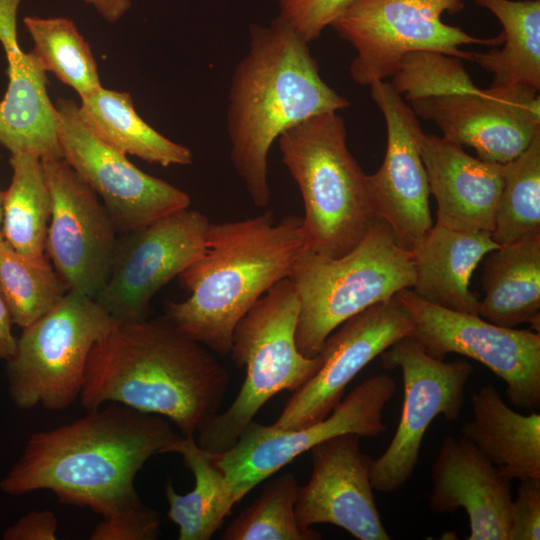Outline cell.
<instances>
[{
  "label": "cell",
  "mask_w": 540,
  "mask_h": 540,
  "mask_svg": "<svg viewBox=\"0 0 540 540\" xmlns=\"http://www.w3.org/2000/svg\"><path fill=\"white\" fill-rule=\"evenodd\" d=\"M396 391L394 379L373 375L355 387L324 419L304 427L283 430L254 420L227 451L215 454L238 503L262 481L313 446L338 435L352 433L376 437L387 428L383 409Z\"/></svg>",
  "instance_id": "cell-10"
},
{
  "label": "cell",
  "mask_w": 540,
  "mask_h": 540,
  "mask_svg": "<svg viewBox=\"0 0 540 540\" xmlns=\"http://www.w3.org/2000/svg\"><path fill=\"white\" fill-rule=\"evenodd\" d=\"M491 234L499 245L540 236V133L523 153L503 164Z\"/></svg>",
  "instance_id": "cell-32"
},
{
  "label": "cell",
  "mask_w": 540,
  "mask_h": 540,
  "mask_svg": "<svg viewBox=\"0 0 540 540\" xmlns=\"http://www.w3.org/2000/svg\"><path fill=\"white\" fill-rule=\"evenodd\" d=\"M483 260L477 314L495 325L540 326V236L500 245Z\"/></svg>",
  "instance_id": "cell-25"
},
{
  "label": "cell",
  "mask_w": 540,
  "mask_h": 540,
  "mask_svg": "<svg viewBox=\"0 0 540 540\" xmlns=\"http://www.w3.org/2000/svg\"><path fill=\"white\" fill-rule=\"evenodd\" d=\"M69 291L48 256L33 260L0 241V296L13 324L25 328Z\"/></svg>",
  "instance_id": "cell-31"
},
{
  "label": "cell",
  "mask_w": 540,
  "mask_h": 540,
  "mask_svg": "<svg viewBox=\"0 0 540 540\" xmlns=\"http://www.w3.org/2000/svg\"><path fill=\"white\" fill-rule=\"evenodd\" d=\"M359 439L356 434H342L309 450L312 472L309 481L298 487L296 520L303 528L333 524L359 540H390L373 494V459L362 452Z\"/></svg>",
  "instance_id": "cell-19"
},
{
  "label": "cell",
  "mask_w": 540,
  "mask_h": 540,
  "mask_svg": "<svg viewBox=\"0 0 540 540\" xmlns=\"http://www.w3.org/2000/svg\"><path fill=\"white\" fill-rule=\"evenodd\" d=\"M289 279L300 301L296 344L304 356L315 357L346 320L413 287L415 270L412 252L375 218L345 255L331 258L303 250Z\"/></svg>",
  "instance_id": "cell-6"
},
{
  "label": "cell",
  "mask_w": 540,
  "mask_h": 540,
  "mask_svg": "<svg viewBox=\"0 0 540 540\" xmlns=\"http://www.w3.org/2000/svg\"><path fill=\"white\" fill-rule=\"evenodd\" d=\"M346 136L342 117L325 112L277 139L304 203V250L331 258L351 251L375 219L367 174L349 151Z\"/></svg>",
  "instance_id": "cell-5"
},
{
  "label": "cell",
  "mask_w": 540,
  "mask_h": 540,
  "mask_svg": "<svg viewBox=\"0 0 540 540\" xmlns=\"http://www.w3.org/2000/svg\"><path fill=\"white\" fill-rule=\"evenodd\" d=\"M57 517L51 510H35L23 515L3 533L4 540H55Z\"/></svg>",
  "instance_id": "cell-38"
},
{
  "label": "cell",
  "mask_w": 540,
  "mask_h": 540,
  "mask_svg": "<svg viewBox=\"0 0 540 540\" xmlns=\"http://www.w3.org/2000/svg\"><path fill=\"white\" fill-rule=\"evenodd\" d=\"M501 23V49L472 52L471 60L493 75V86L540 90V0H475Z\"/></svg>",
  "instance_id": "cell-28"
},
{
  "label": "cell",
  "mask_w": 540,
  "mask_h": 540,
  "mask_svg": "<svg viewBox=\"0 0 540 540\" xmlns=\"http://www.w3.org/2000/svg\"><path fill=\"white\" fill-rule=\"evenodd\" d=\"M540 539V479L520 480L512 499L508 540Z\"/></svg>",
  "instance_id": "cell-37"
},
{
  "label": "cell",
  "mask_w": 540,
  "mask_h": 540,
  "mask_svg": "<svg viewBox=\"0 0 540 540\" xmlns=\"http://www.w3.org/2000/svg\"><path fill=\"white\" fill-rule=\"evenodd\" d=\"M23 23L34 43L32 52L46 72L73 88L81 99L102 87L91 47L71 19L26 16Z\"/></svg>",
  "instance_id": "cell-30"
},
{
  "label": "cell",
  "mask_w": 540,
  "mask_h": 540,
  "mask_svg": "<svg viewBox=\"0 0 540 540\" xmlns=\"http://www.w3.org/2000/svg\"><path fill=\"white\" fill-rule=\"evenodd\" d=\"M91 5L107 22L115 23L130 9L131 0H82Z\"/></svg>",
  "instance_id": "cell-41"
},
{
  "label": "cell",
  "mask_w": 540,
  "mask_h": 540,
  "mask_svg": "<svg viewBox=\"0 0 540 540\" xmlns=\"http://www.w3.org/2000/svg\"><path fill=\"white\" fill-rule=\"evenodd\" d=\"M379 356L385 369L401 370L404 388L396 432L371 468L373 489L391 493L412 476L433 420L440 415L448 421L460 418L473 368L465 360L444 362L432 357L412 336L398 340Z\"/></svg>",
  "instance_id": "cell-12"
},
{
  "label": "cell",
  "mask_w": 540,
  "mask_h": 540,
  "mask_svg": "<svg viewBox=\"0 0 540 540\" xmlns=\"http://www.w3.org/2000/svg\"><path fill=\"white\" fill-rule=\"evenodd\" d=\"M473 418L461 426L468 439L509 480L540 479V415L510 408L492 384L471 397Z\"/></svg>",
  "instance_id": "cell-24"
},
{
  "label": "cell",
  "mask_w": 540,
  "mask_h": 540,
  "mask_svg": "<svg viewBox=\"0 0 540 540\" xmlns=\"http://www.w3.org/2000/svg\"><path fill=\"white\" fill-rule=\"evenodd\" d=\"M86 413L33 433L0 490L13 496L49 490L64 504L100 515L139 499L137 473L181 435L165 417L116 402Z\"/></svg>",
  "instance_id": "cell-1"
},
{
  "label": "cell",
  "mask_w": 540,
  "mask_h": 540,
  "mask_svg": "<svg viewBox=\"0 0 540 540\" xmlns=\"http://www.w3.org/2000/svg\"><path fill=\"white\" fill-rule=\"evenodd\" d=\"M462 8L458 0H355L331 27L356 51L352 80L370 86L392 77L409 52L436 51L470 61L472 52L460 46L502 44L501 34L479 38L442 21L444 12Z\"/></svg>",
  "instance_id": "cell-9"
},
{
  "label": "cell",
  "mask_w": 540,
  "mask_h": 540,
  "mask_svg": "<svg viewBox=\"0 0 540 540\" xmlns=\"http://www.w3.org/2000/svg\"><path fill=\"white\" fill-rule=\"evenodd\" d=\"M390 84L402 98L410 102L429 97L476 93L481 89L473 82L460 58L428 50L407 53Z\"/></svg>",
  "instance_id": "cell-34"
},
{
  "label": "cell",
  "mask_w": 540,
  "mask_h": 540,
  "mask_svg": "<svg viewBox=\"0 0 540 540\" xmlns=\"http://www.w3.org/2000/svg\"><path fill=\"white\" fill-rule=\"evenodd\" d=\"M0 159H1V155H0ZM2 220H3V191L0 190V241L3 240Z\"/></svg>",
  "instance_id": "cell-42"
},
{
  "label": "cell",
  "mask_w": 540,
  "mask_h": 540,
  "mask_svg": "<svg viewBox=\"0 0 540 540\" xmlns=\"http://www.w3.org/2000/svg\"><path fill=\"white\" fill-rule=\"evenodd\" d=\"M209 224L203 213L187 208L121 234L95 300L117 322L147 318L153 296L202 254Z\"/></svg>",
  "instance_id": "cell-14"
},
{
  "label": "cell",
  "mask_w": 540,
  "mask_h": 540,
  "mask_svg": "<svg viewBox=\"0 0 540 540\" xmlns=\"http://www.w3.org/2000/svg\"><path fill=\"white\" fill-rule=\"evenodd\" d=\"M371 96L387 129V146L380 168L367 175L373 215L385 221L397 242L413 250L433 226L430 188L419 150L423 131L418 118L385 80L374 82Z\"/></svg>",
  "instance_id": "cell-17"
},
{
  "label": "cell",
  "mask_w": 540,
  "mask_h": 540,
  "mask_svg": "<svg viewBox=\"0 0 540 540\" xmlns=\"http://www.w3.org/2000/svg\"><path fill=\"white\" fill-rule=\"evenodd\" d=\"M414 321L412 337L432 357H470L502 379L511 404L540 407V334L495 325L477 314L457 312L419 298L411 289L396 294Z\"/></svg>",
  "instance_id": "cell-11"
},
{
  "label": "cell",
  "mask_w": 540,
  "mask_h": 540,
  "mask_svg": "<svg viewBox=\"0 0 540 540\" xmlns=\"http://www.w3.org/2000/svg\"><path fill=\"white\" fill-rule=\"evenodd\" d=\"M13 322L0 296V360L7 361L15 352L17 339L12 333Z\"/></svg>",
  "instance_id": "cell-40"
},
{
  "label": "cell",
  "mask_w": 540,
  "mask_h": 540,
  "mask_svg": "<svg viewBox=\"0 0 540 540\" xmlns=\"http://www.w3.org/2000/svg\"><path fill=\"white\" fill-rule=\"evenodd\" d=\"M249 36L231 78L226 129L233 167L252 203L263 208L271 199L268 154L274 141L292 126L350 102L322 79L308 43L279 17L251 25Z\"/></svg>",
  "instance_id": "cell-3"
},
{
  "label": "cell",
  "mask_w": 540,
  "mask_h": 540,
  "mask_svg": "<svg viewBox=\"0 0 540 540\" xmlns=\"http://www.w3.org/2000/svg\"><path fill=\"white\" fill-rule=\"evenodd\" d=\"M412 110L433 121L442 136L472 147L477 157L506 164L540 133L539 92L517 86H493L476 93L429 97L411 102Z\"/></svg>",
  "instance_id": "cell-18"
},
{
  "label": "cell",
  "mask_w": 540,
  "mask_h": 540,
  "mask_svg": "<svg viewBox=\"0 0 540 540\" xmlns=\"http://www.w3.org/2000/svg\"><path fill=\"white\" fill-rule=\"evenodd\" d=\"M429 508L467 513V540H508L511 480L504 477L465 437L447 436L431 468Z\"/></svg>",
  "instance_id": "cell-20"
},
{
  "label": "cell",
  "mask_w": 540,
  "mask_h": 540,
  "mask_svg": "<svg viewBox=\"0 0 540 540\" xmlns=\"http://www.w3.org/2000/svg\"><path fill=\"white\" fill-rule=\"evenodd\" d=\"M101 516L90 534L91 540H155L161 534L159 512L140 499Z\"/></svg>",
  "instance_id": "cell-35"
},
{
  "label": "cell",
  "mask_w": 540,
  "mask_h": 540,
  "mask_svg": "<svg viewBox=\"0 0 540 540\" xmlns=\"http://www.w3.org/2000/svg\"><path fill=\"white\" fill-rule=\"evenodd\" d=\"M225 367L163 315L116 322L92 348L80 401L85 411L116 402L169 419L195 437L218 414L229 385Z\"/></svg>",
  "instance_id": "cell-2"
},
{
  "label": "cell",
  "mask_w": 540,
  "mask_h": 540,
  "mask_svg": "<svg viewBox=\"0 0 540 540\" xmlns=\"http://www.w3.org/2000/svg\"><path fill=\"white\" fill-rule=\"evenodd\" d=\"M8 87L0 101V145L11 154L63 158L59 115L47 92L46 71L20 46L5 53Z\"/></svg>",
  "instance_id": "cell-23"
},
{
  "label": "cell",
  "mask_w": 540,
  "mask_h": 540,
  "mask_svg": "<svg viewBox=\"0 0 540 540\" xmlns=\"http://www.w3.org/2000/svg\"><path fill=\"white\" fill-rule=\"evenodd\" d=\"M303 250L302 217L294 214L276 221L266 211L210 222L202 254L177 277L189 296L167 303L164 316L187 337L227 355L237 323L272 286L289 278Z\"/></svg>",
  "instance_id": "cell-4"
},
{
  "label": "cell",
  "mask_w": 540,
  "mask_h": 540,
  "mask_svg": "<svg viewBox=\"0 0 540 540\" xmlns=\"http://www.w3.org/2000/svg\"><path fill=\"white\" fill-rule=\"evenodd\" d=\"M419 150L437 202L436 223L453 230L492 233L503 164L473 157L462 145L423 131Z\"/></svg>",
  "instance_id": "cell-21"
},
{
  "label": "cell",
  "mask_w": 540,
  "mask_h": 540,
  "mask_svg": "<svg viewBox=\"0 0 540 540\" xmlns=\"http://www.w3.org/2000/svg\"><path fill=\"white\" fill-rule=\"evenodd\" d=\"M499 246L491 232L453 230L436 223L411 250L412 291L436 306L477 314L479 300L469 289L470 279L484 256Z\"/></svg>",
  "instance_id": "cell-22"
},
{
  "label": "cell",
  "mask_w": 540,
  "mask_h": 540,
  "mask_svg": "<svg viewBox=\"0 0 540 540\" xmlns=\"http://www.w3.org/2000/svg\"><path fill=\"white\" fill-rule=\"evenodd\" d=\"M168 453L180 454L194 475L195 485L179 494L172 481L165 483L168 518L179 528V540H209L222 526L236 504L215 454L202 449L195 437L180 436Z\"/></svg>",
  "instance_id": "cell-26"
},
{
  "label": "cell",
  "mask_w": 540,
  "mask_h": 540,
  "mask_svg": "<svg viewBox=\"0 0 540 540\" xmlns=\"http://www.w3.org/2000/svg\"><path fill=\"white\" fill-rule=\"evenodd\" d=\"M458 1H461V2H462V0H458Z\"/></svg>",
  "instance_id": "cell-43"
},
{
  "label": "cell",
  "mask_w": 540,
  "mask_h": 540,
  "mask_svg": "<svg viewBox=\"0 0 540 540\" xmlns=\"http://www.w3.org/2000/svg\"><path fill=\"white\" fill-rule=\"evenodd\" d=\"M116 322L94 298L69 290L22 329L6 361L13 404L22 410L68 408L80 396L92 348Z\"/></svg>",
  "instance_id": "cell-8"
},
{
  "label": "cell",
  "mask_w": 540,
  "mask_h": 540,
  "mask_svg": "<svg viewBox=\"0 0 540 540\" xmlns=\"http://www.w3.org/2000/svg\"><path fill=\"white\" fill-rule=\"evenodd\" d=\"M22 0H0V44L4 52L19 46L17 13Z\"/></svg>",
  "instance_id": "cell-39"
},
{
  "label": "cell",
  "mask_w": 540,
  "mask_h": 540,
  "mask_svg": "<svg viewBox=\"0 0 540 540\" xmlns=\"http://www.w3.org/2000/svg\"><path fill=\"white\" fill-rule=\"evenodd\" d=\"M55 106L63 158L100 196L117 233L137 231L189 208L186 192L140 170L125 154L99 139L74 100L58 98Z\"/></svg>",
  "instance_id": "cell-13"
},
{
  "label": "cell",
  "mask_w": 540,
  "mask_h": 540,
  "mask_svg": "<svg viewBox=\"0 0 540 540\" xmlns=\"http://www.w3.org/2000/svg\"><path fill=\"white\" fill-rule=\"evenodd\" d=\"M295 475L284 473L269 481L259 497L222 534L223 540H318L321 534L301 527L295 516L298 492Z\"/></svg>",
  "instance_id": "cell-33"
},
{
  "label": "cell",
  "mask_w": 540,
  "mask_h": 540,
  "mask_svg": "<svg viewBox=\"0 0 540 540\" xmlns=\"http://www.w3.org/2000/svg\"><path fill=\"white\" fill-rule=\"evenodd\" d=\"M337 329L318 353V371L293 392L273 427L293 430L327 417L341 401L347 385L369 362L412 335L414 321L395 295L352 316Z\"/></svg>",
  "instance_id": "cell-16"
},
{
  "label": "cell",
  "mask_w": 540,
  "mask_h": 540,
  "mask_svg": "<svg viewBox=\"0 0 540 540\" xmlns=\"http://www.w3.org/2000/svg\"><path fill=\"white\" fill-rule=\"evenodd\" d=\"M9 164L12 179L3 191V239L26 258H44L51 196L42 161L19 152L10 155Z\"/></svg>",
  "instance_id": "cell-29"
},
{
  "label": "cell",
  "mask_w": 540,
  "mask_h": 540,
  "mask_svg": "<svg viewBox=\"0 0 540 540\" xmlns=\"http://www.w3.org/2000/svg\"><path fill=\"white\" fill-rule=\"evenodd\" d=\"M300 301L289 278L272 286L237 323L230 356L246 376L232 404L196 433L204 450L219 454L237 441L254 416L276 394L295 392L321 365L319 355L304 356L296 344Z\"/></svg>",
  "instance_id": "cell-7"
},
{
  "label": "cell",
  "mask_w": 540,
  "mask_h": 540,
  "mask_svg": "<svg viewBox=\"0 0 540 540\" xmlns=\"http://www.w3.org/2000/svg\"><path fill=\"white\" fill-rule=\"evenodd\" d=\"M355 0H276L278 17L308 44L320 37Z\"/></svg>",
  "instance_id": "cell-36"
},
{
  "label": "cell",
  "mask_w": 540,
  "mask_h": 540,
  "mask_svg": "<svg viewBox=\"0 0 540 540\" xmlns=\"http://www.w3.org/2000/svg\"><path fill=\"white\" fill-rule=\"evenodd\" d=\"M51 196L45 252L69 290L96 298L118 241L97 194L64 158L41 159Z\"/></svg>",
  "instance_id": "cell-15"
},
{
  "label": "cell",
  "mask_w": 540,
  "mask_h": 540,
  "mask_svg": "<svg viewBox=\"0 0 540 540\" xmlns=\"http://www.w3.org/2000/svg\"><path fill=\"white\" fill-rule=\"evenodd\" d=\"M79 110L91 131L120 153L162 167L193 162L188 147L163 136L137 114L128 92L101 87L81 99Z\"/></svg>",
  "instance_id": "cell-27"
}]
</instances>
